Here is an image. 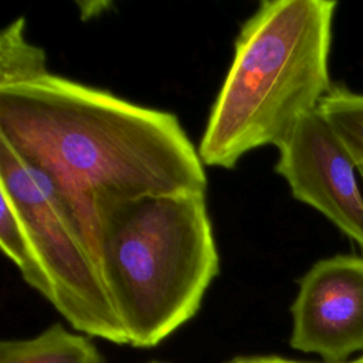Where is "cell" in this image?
<instances>
[{
  "mask_svg": "<svg viewBox=\"0 0 363 363\" xmlns=\"http://www.w3.org/2000/svg\"><path fill=\"white\" fill-rule=\"evenodd\" d=\"M0 189L20 210L47 282V301L78 332L129 345L102 279L92 234L75 203L0 139Z\"/></svg>",
  "mask_w": 363,
  "mask_h": 363,
  "instance_id": "cell-4",
  "label": "cell"
},
{
  "mask_svg": "<svg viewBox=\"0 0 363 363\" xmlns=\"http://www.w3.org/2000/svg\"><path fill=\"white\" fill-rule=\"evenodd\" d=\"M26 18L18 17L0 33V89L48 74L44 48L26 37Z\"/></svg>",
  "mask_w": 363,
  "mask_h": 363,
  "instance_id": "cell-9",
  "label": "cell"
},
{
  "mask_svg": "<svg viewBox=\"0 0 363 363\" xmlns=\"http://www.w3.org/2000/svg\"><path fill=\"white\" fill-rule=\"evenodd\" d=\"M150 363H164V362H150Z\"/></svg>",
  "mask_w": 363,
  "mask_h": 363,
  "instance_id": "cell-13",
  "label": "cell"
},
{
  "mask_svg": "<svg viewBox=\"0 0 363 363\" xmlns=\"http://www.w3.org/2000/svg\"><path fill=\"white\" fill-rule=\"evenodd\" d=\"M95 252L128 343L155 347L199 312L220 271L206 193L92 199Z\"/></svg>",
  "mask_w": 363,
  "mask_h": 363,
  "instance_id": "cell-2",
  "label": "cell"
},
{
  "mask_svg": "<svg viewBox=\"0 0 363 363\" xmlns=\"http://www.w3.org/2000/svg\"><path fill=\"white\" fill-rule=\"evenodd\" d=\"M227 363H305V362H296L289 360L281 356H237Z\"/></svg>",
  "mask_w": 363,
  "mask_h": 363,
  "instance_id": "cell-11",
  "label": "cell"
},
{
  "mask_svg": "<svg viewBox=\"0 0 363 363\" xmlns=\"http://www.w3.org/2000/svg\"><path fill=\"white\" fill-rule=\"evenodd\" d=\"M343 363H363V354L357 359H353V360H349V362H343Z\"/></svg>",
  "mask_w": 363,
  "mask_h": 363,
  "instance_id": "cell-12",
  "label": "cell"
},
{
  "mask_svg": "<svg viewBox=\"0 0 363 363\" xmlns=\"http://www.w3.org/2000/svg\"><path fill=\"white\" fill-rule=\"evenodd\" d=\"M0 363H105L91 337L52 323L28 339L0 343Z\"/></svg>",
  "mask_w": 363,
  "mask_h": 363,
  "instance_id": "cell-7",
  "label": "cell"
},
{
  "mask_svg": "<svg viewBox=\"0 0 363 363\" xmlns=\"http://www.w3.org/2000/svg\"><path fill=\"white\" fill-rule=\"evenodd\" d=\"M333 0H262L241 24L230 68L197 146L204 166L231 170L278 147L332 89Z\"/></svg>",
  "mask_w": 363,
  "mask_h": 363,
  "instance_id": "cell-3",
  "label": "cell"
},
{
  "mask_svg": "<svg viewBox=\"0 0 363 363\" xmlns=\"http://www.w3.org/2000/svg\"><path fill=\"white\" fill-rule=\"evenodd\" d=\"M318 111L326 119L343 147L363 174V94L333 85L320 101Z\"/></svg>",
  "mask_w": 363,
  "mask_h": 363,
  "instance_id": "cell-10",
  "label": "cell"
},
{
  "mask_svg": "<svg viewBox=\"0 0 363 363\" xmlns=\"http://www.w3.org/2000/svg\"><path fill=\"white\" fill-rule=\"evenodd\" d=\"M275 173L298 201L325 216L363 248V194L357 169L326 119L305 115L277 147Z\"/></svg>",
  "mask_w": 363,
  "mask_h": 363,
  "instance_id": "cell-5",
  "label": "cell"
},
{
  "mask_svg": "<svg viewBox=\"0 0 363 363\" xmlns=\"http://www.w3.org/2000/svg\"><path fill=\"white\" fill-rule=\"evenodd\" d=\"M289 345L343 363L363 350V257L336 254L316 261L298 281L291 305Z\"/></svg>",
  "mask_w": 363,
  "mask_h": 363,
  "instance_id": "cell-6",
  "label": "cell"
},
{
  "mask_svg": "<svg viewBox=\"0 0 363 363\" xmlns=\"http://www.w3.org/2000/svg\"><path fill=\"white\" fill-rule=\"evenodd\" d=\"M0 139L65 191L94 242L96 196L207 189L206 166L174 113L52 72L0 89Z\"/></svg>",
  "mask_w": 363,
  "mask_h": 363,
  "instance_id": "cell-1",
  "label": "cell"
},
{
  "mask_svg": "<svg viewBox=\"0 0 363 363\" xmlns=\"http://www.w3.org/2000/svg\"><path fill=\"white\" fill-rule=\"evenodd\" d=\"M0 245L18 268L23 281L47 299L48 282L34 242L20 210L3 189H0Z\"/></svg>",
  "mask_w": 363,
  "mask_h": 363,
  "instance_id": "cell-8",
  "label": "cell"
},
{
  "mask_svg": "<svg viewBox=\"0 0 363 363\" xmlns=\"http://www.w3.org/2000/svg\"><path fill=\"white\" fill-rule=\"evenodd\" d=\"M360 177H362V180H363V174H362V176H360Z\"/></svg>",
  "mask_w": 363,
  "mask_h": 363,
  "instance_id": "cell-14",
  "label": "cell"
}]
</instances>
